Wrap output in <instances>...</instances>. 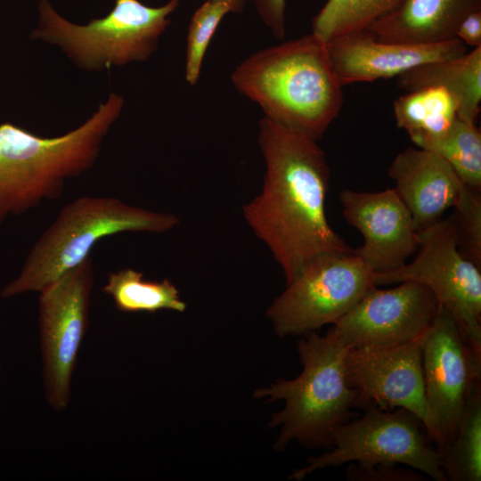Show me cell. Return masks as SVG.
<instances>
[{"instance_id": "obj_6", "label": "cell", "mask_w": 481, "mask_h": 481, "mask_svg": "<svg viewBox=\"0 0 481 481\" xmlns=\"http://www.w3.org/2000/svg\"><path fill=\"white\" fill-rule=\"evenodd\" d=\"M37 3L39 26L31 37L60 45L83 69L99 70L148 60L180 0H169L159 7L148 6L140 0H114L106 16L86 25L65 20L48 0Z\"/></svg>"}, {"instance_id": "obj_14", "label": "cell", "mask_w": 481, "mask_h": 481, "mask_svg": "<svg viewBox=\"0 0 481 481\" xmlns=\"http://www.w3.org/2000/svg\"><path fill=\"white\" fill-rule=\"evenodd\" d=\"M339 200L345 220L363 238L355 252L374 274L403 266L418 249L419 232L395 188L343 190Z\"/></svg>"}, {"instance_id": "obj_17", "label": "cell", "mask_w": 481, "mask_h": 481, "mask_svg": "<svg viewBox=\"0 0 481 481\" xmlns=\"http://www.w3.org/2000/svg\"><path fill=\"white\" fill-rule=\"evenodd\" d=\"M480 8L481 0H404L367 29L387 42L441 43L456 38L461 20Z\"/></svg>"}, {"instance_id": "obj_4", "label": "cell", "mask_w": 481, "mask_h": 481, "mask_svg": "<svg viewBox=\"0 0 481 481\" xmlns=\"http://www.w3.org/2000/svg\"><path fill=\"white\" fill-rule=\"evenodd\" d=\"M348 348L331 329L324 336L315 331L304 335L298 343L301 373L255 391L257 398L284 402L269 423L281 428L275 450H284L292 441L328 449L334 430L352 419L359 404L346 377Z\"/></svg>"}, {"instance_id": "obj_21", "label": "cell", "mask_w": 481, "mask_h": 481, "mask_svg": "<svg viewBox=\"0 0 481 481\" xmlns=\"http://www.w3.org/2000/svg\"><path fill=\"white\" fill-rule=\"evenodd\" d=\"M447 480H481V386L473 387L455 436L442 452Z\"/></svg>"}, {"instance_id": "obj_15", "label": "cell", "mask_w": 481, "mask_h": 481, "mask_svg": "<svg viewBox=\"0 0 481 481\" xmlns=\"http://www.w3.org/2000/svg\"><path fill=\"white\" fill-rule=\"evenodd\" d=\"M325 43L343 86L398 77L420 65L467 53V46L458 38L436 44L387 42L367 29L338 36Z\"/></svg>"}, {"instance_id": "obj_9", "label": "cell", "mask_w": 481, "mask_h": 481, "mask_svg": "<svg viewBox=\"0 0 481 481\" xmlns=\"http://www.w3.org/2000/svg\"><path fill=\"white\" fill-rule=\"evenodd\" d=\"M417 250L412 262L374 274L375 285L404 281L424 285L453 315L481 355V268L461 253L452 216L419 232Z\"/></svg>"}, {"instance_id": "obj_3", "label": "cell", "mask_w": 481, "mask_h": 481, "mask_svg": "<svg viewBox=\"0 0 481 481\" xmlns=\"http://www.w3.org/2000/svg\"><path fill=\"white\" fill-rule=\"evenodd\" d=\"M123 103V97L110 94L83 125L57 137H41L13 124H1L0 224L10 215L60 198L68 179L89 170Z\"/></svg>"}, {"instance_id": "obj_23", "label": "cell", "mask_w": 481, "mask_h": 481, "mask_svg": "<svg viewBox=\"0 0 481 481\" xmlns=\"http://www.w3.org/2000/svg\"><path fill=\"white\" fill-rule=\"evenodd\" d=\"M404 0H328L312 20V32L327 42L349 32L365 29Z\"/></svg>"}, {"instance_id": "obj_16", "label": "cell", "mask_w": 481, "mask_h": 481, "mask_svg": "<svg viewBox=\"0 0 481 481\" xmlns=\"http://www.w3.org/2000/svg\"><path fill=\"white\" fill-rule=\"evenodd\" d=\"M388 175L418 232L441 220L465 186L443 158L419 147L399 152L388 167Z\"/></svg>"}, {"instance_id": "obj_22", "label": "cell", "mask_w": 481, "mask_h": 481, "mask_svg": "<svg viewBox=\"0 0 481 481\" xmlns=\"http://www.w3.org/2000/svg\"><path fill=\"white\" fill-rule=\"evenodd\" d=\"M443 158L464 185L481 189V132L476 123L457 118L442 135L428 139L419 146Z\"/></svg>"}, {"instance_id": "obj_1", "label": "cell", "mask_w": 481, "mask_h": 481, "mask_svg": "<svg viewBox=\"0 0 481 481\" xmlns=\"http://www.w3.org/2000/svg\"><path fill=\"white\" fill-rule=\"evenodd\" d=\"M257 141L265 163L264 184L242 211L286 283L317 256L353 252L328 222L330 167L317 140L264 116Z\"/></svg>"}, {"instance_id": "obj_2", "label": "cell", "mask_w": 481, "mask_h": 481, "mask_svg": "<svg viewBox=\"0 0 481 481\" xmlns=\"http://www.w3.org/2000/svg\"><path fill=\"white\" fill-rule=\"evenodd\" d=\"M231 81L265 117L314 140L343 105V86L326 43L313 33L249 55L235 67Z\"/></svg>"}, {"instance_id": "obj_27", "label": "cell", "mask_w": 481, "mask_h": 481, "mask_svg": "<svg viewBox=\"0 0 481 481\" xmlns=\"http://www.w3.org/2000/svg\"><path fill=\"white\" fill-rule=\"evenodd\" d=\"M247 1V0H245ZM251 2L272 35L282 40L286 35V0H248Z\"/></svg>"}, {"instance_id": "obj_28", "label": "cell", "mask_w": 481, "mask_h": 481, "mask_svg": "<svg viewBox=\"0 0 481 481\" xmlns=\"http://www.w3.org/2000/svg\"><path fill=\"white\" fill-rule=\"evenodd\" d=\"M456 38L473 48L481 46V8L471 12L461 20Z\"/></svg>"}, {"instance_id": "obj_24", "label": "cell", "mask_w": 481, "mask_h": 481, "mask_svg": "<svg viewBox=\"0 0 481 481\" xmlns=\"http://www.w3.org/2000/svg\"><path fill=\"white\" fill-rule=\"evenodd\" d=\"M232 12V6L223 1L207 0L192 14L187 34L185 79L198 83L203 59L223 18Z\"/></svg>"}, {"instance_id": "obj_19", "label": "cell", "mask_w": 481, "mask_h": 481, "mask_svg": "<svg viewBox=\"0 0 481 481\" xmlns=\"http://www.w3.org/2000/svg\"><path fill=\"white\" fill-rule=\"evenodd\" d=\"M393 109L397 126L416 146L444 133L458 118L455 99L439 86L406 92L395 100Z\"/></svg>"}, {"instance_id": "obj_8", "label": "cell", "mask_w": 481, "mask_h": 481, "mask_svg": "<svg viewBox=\"0 0 481 481\" xmlns=\"http://www.w3.org/2000/svg\"><path fill=\"white\" fill-rule=\"evenodd\" d=\"M374 273L355 254L310 260L266 311L279 337L304 336L343 317L372 287Z\"/></svg>"}, {"instance_id": "obj_20", "label": "cell", "mask_w": 481, "mask_h": 481, "mask_svg": "<svg viewBox=\"0 0 481 481\" xmlns=\"http://www.w3.org/2000/svg\"><path fill=\"white\" fill-rule=\"evenodd\" d=\"M102 291L109 295L116 308L123 313L154 314L160 310L183 313L187 307L168 279L145 281L142 273L132 268L109 273Z\"/></svg>"}, {"instance_id": "obj_5", "label": "cell", "mask_w": 481, "mask_h": 481, "mask_svg": "<svg viewBox=\"0 0 481 481\" xmlns=\"http://www.w3.org/2000/svg\"><path fill=\"white\" fill-rule=\"evenodd\" d=\"M179 223L170 213L125 203L114 197L81 196L64 206L35 242L20 274L3 298L40 292L90 256L102 238L126 232H166Z\"/></svg>"}, {"instance_id": "obj_30", "label": "cell", "mask_w": 481, "mask_h": 481, "mask_svg": "<svg viewBox=\"0 0 481 481\" xmlns=\"http://www.w3.org/2000/svg\"><path fill=\"white\" fill-rule=\"evenodd\" d=\"M1 368H2V365H1V363H0V371H1Z\"/></svg>"}, {"instance_id": "obj_29", "label": "cell", "mask_w": 481, "mask_h": 481, "mask_svg": "<svg viewBox=\"0 0 481 481\" xmlns=\"http://www.w3.org/2000/svg\"><path fill=\"white\" fill-rule=\"evenodd\" d=\"M215 1H223V2L228 3L232 6V12H237V13L242 12L244 8V4H245V0H215Z\"/></svg>"}, {"instance_id": "obj_11", "label": "cell", "mask_w": 481, "mask_h": 481, "mask_svg": "<svg viewBox=\"0 0 481 481\" xmlns=\"http://www.w3.org/2000/svg\"><path fill=\"white\" fill-rule=\"evenodd\" d=\"M421 349L426 432L442 453L453 440L467 401L480 381L481 355L453 315L440 304L422 335Z\"/></svg>"}, {"instance_id": "obj_10", "label": "cell", "mask_w": 481, "mask_h": 481, "mask_svg": "<svg viewBox=\"0 0 481 481\" xmlns=\"http://www.w3.org/2000/svg\"><path fill=\"white\" fill-rule=\"evenodd\" d=\"M94 283L91 256L39 292L38 330L43 389L48 406L64 411L79 348L89 323Z\"/></svg>"}, {"instance_id": "obj_13", "label": "cell", "mask_w": 481, "mask_h": 481, "mask_svg": "<svg viewBox=\"0 0 481 481\" xmlns=\"http://www.w3.org/2000/svg\"><path fill=\"white\" fill-rule=\"evenodd\" d=\"M422 335L394 346L348 348L346 377L358 394L359 408L368 404L386 410L403 408L414 414L426 429Z\"/></svg>"}, {"instance_id": "obj_18", "label": "cell", "mask_w": 481, "mask_h": 481, "mask_svg": "<svg viewBox=\"0 0 481 481\" xmlns=\"http://www.w3.org/2000/svg\"><path fill=\"white\" fill-rule=\"evenodd\" d=\"M397 86L406 92L443 86L458 104V118L476 123L481 106V46L456 58L415 67L397 77Z\"/></svg>"}, {"instance_id": "obj_25", "label": "cell", "mask_w": 481, "mask_h": 481, "mask_svg": "<svg viewBox=\"0 0 481 481\" xmlns=\"http://www.w3.org/2000/svg\"><path fill=\"white\" fill-rule=\"evenodd\" d=\"M480 191L466 185L461 190L452 215L461 253L481 268V198Z\"/></svg>"}, {"instance_id": "obj_26", "label": "cell", "mask_w": 481, "mask_h": 481, "mask_svg": "<svg viewBox=\"0 0 481 481\" xmlns=\"http://www.w3.org/2000/svg\"><path fill=\"white\" fill-rule=\"evenodd\" d=\"M346 477L349 481H427L426 476L410 467L395 463H350Z\"/></svg>"}, {"instance_id": "obj_7", "label": "cell", "mask_w": 481, "mask_h": 481, "mask_svg": "<svg viewBox=\"0 0 481 481\" xmlns=\"http://www.w3.org/2000/svg\"><path fill=\"white\" fill-rule=\"evenodd\" d=\"M363 414L338 426L326 452L311 457L306 467L294 470L301 480L315 470L345 463H395L416 469L436 481H447L440 451L428 442L422 422L409 411L368 404ZM426 430V429H425Z\"/></svg>"}, {"instance_id": "obj_12", "label": "cell", "mask_w": 481, "mask_h": 481, "mask_svg": "<svg viewBox=\"0 0 481 481\" xmlns=\"http://www.w3.org/2000/svg\"><path fill=\"white\" fill-rule=\"evenodd\" d=\"M439 302L427 287L404 281L389 289H370L331 330L349 347L388 346L420 338Z\"/></svg>"}]
</instances>
